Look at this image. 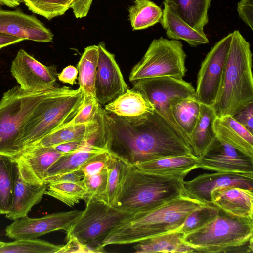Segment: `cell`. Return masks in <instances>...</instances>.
Instances as JSON below:
<instances>
[{"instance_id": "cell-1", "label": "cell", "mask_w": 253, "mask_h": 253, "mask_svg": "<svg viewBox=\"0 0 253 253\" xmlns=\"http://www.w3.org/2000/svg\"><path fill=\"white\" fill-rule=\"evenodd\" d=\"M204 204H207L185 195L153 210L130 214L107 234L101 241V246L135 244L177 231L192 211Z\"/></svg>"}, {"instance_id": "cell-2", "label": "cell", "mask_w": 253, "mask_h": 253, "mask_svg": "<svg viewBox=\"0 0 253 253\" xmlns=\"http://www.w3.org/2000/svg\"><path fill=\"white\" fill-rule=\"evenodd\" d=\"M184 178L145 172L127 164L114 206L131 214L153 210L188 195Z\"/></svg>"}, {"instance_id": "cell-3", "label": "cell", "mask_w": 253, "mask_h": 253, "mask_svg": "<svg viewBox=\"0 0 253 253\" xmlns=\"http://www.w3.org/2000/svg\"><path fill=\"white\" fill-rule=\"evenodd\" d=\"M232 33L218 91L211 106L217 117L232 116L253 101L252 54L239 30Z\"/></svg>"}, {"instance_id": "cell-4", "label": "cell", "mask_w": 253, "mask_h": 253, "mask_svg": "<svg viewBox=\"0 0 253 253\" xmlns=\"http://www.w3.org/2000/svg\"><path fill=\"white\" fill-rule=\"evenodd\" d=\"M80 88L55 87L35 108L25 125L19 141L20 153L48 134L66 127L84 103Z\"/></svg>"}, {"instance_id": "cell-5", "label": "cell", "mask_w": 253, "mask_h": 253, "mask_svg": "<svg viewBox=\"0 0 253 253\" xmlns=\"http://www.w3.org/2000/svg\"><path fill=\"white\" fill-rule=\"evenodd\" d=\"M183 241L194 253H253V219L220 211L214 220L185 235Z\"/></svg>"}, {"instance_id": "cell-6", "label": "cell", "mask_w": 253, "mask_h": 253, "mask_svg": "<svg viewBox=\"0 0 253 253\" xmlns=\"http://www.w3.org/2000/svg\"><path fill=\"white\" fill-rule=\"evenodd\" d=\"M50 90L31 92L17 85L3 93L0 100V155L15 158L20 154L19 141L23 129Z\"/></svg>"}, {"instance_id": "cell-7", "label": "cell", "mask_w": 253, "mask_h": 253, "mask_svg": "<svg viewBox=\"0 0 253 253\" xmlns=\"http://www.w3.org/2000/svg\"><path fill=\"white\" fill-rule=\"evenodd\" d=\"M186 53L179 40L161 37L154 39L141 59L132 68L129 80L161 77L183 79L186 68Z\"/></svg>"}, {"instance_id": "cell-8", "label": "cell", "mask_w": 253, "mask_h": 253, "mask_svg": "<svg viewBox=\"0 0 253 253\" xmlns=\"http://www.w3.org/2000/svg\"><path fill=\"white\" fill-rule=\"evenodd\" d=\"M130 214L105 201H90L86 204L80 217L66 231V240L75 238L93 247Z\"/></svg>"}, {"instance_id": "cell-9", "label": "cell", "mask_w": 253, "mask_h": 253, "mask_svg": "<svg viewBox=\"0 0 253 253\" xmlns=\"http://www.w3.org/2000/svg\"><path fill=\"white\" fill-rule=\"evenodd\" d=\"M132 83L133 88L142 93L174 128L186 137L175 121L171 107L179 99L196 96L192 84L183 79L168 77L146 78Z\"/></svg>"}, {"instance_id": "cell-10", "label": "cell", "mask_w": 253, "mask_h": 253, "mask_svg": "<svg viewBox=\"0 0 253 253\" xmlns=\"http://www.w3.org/2000/svg\"><path fill=\"white\" fill-rule=\"evenodd\" d=\"M232 36L230 33L216 42L201 63L195 89L201 104L211 106L216 99Z\"/></svg>"}, {"instance_id": "cell-11", "label": "cell", "mask_w": 253, "mask_h": 253, "mask_svg": "<svg viewBox=\"0 0 253 253\" xmlns=\"http://www.w3.org/2000/svg\"><path fill=\"white\" fill-rule=\"evenodd\" d=\"M10 72L25 91L40 92L56 87V67L43 65L24 49H20L12 60Z\"/></svg>"}, {"instance_id": "cell-12", "label": "cell", "mask_w": 253, "mask_h": 253, "mask_svg": "<svg viewBox=\"0 0 253 253\" xmlns=\"http://www.w3.org/2000/svg\"><path fill=\"white\" fill-rule=\"evenodd\" d=\"M83 211L75 210L48 214L40 218L28 216L13 220L5 229V235L14 240L34 239L58 230L67 231Z\"/></svg>"}, {"instance_id": "cell-13", "label": "cell", "mask_w": 253, "mask_h": 253, "mask_svg": "<svg viewBox=\"0 0 253 253\" xmlns=\"http://www.w3.org/2000/svg\"><path fill=\"white\" fill-rule=\"evenodd\" d=\"M98 62L95 77V96L100 105L112 101L127 89L114 54L106 48L105 43L98 45Z\"/></svg>"}, {"instance_id": "cell-14", "label": "cell", "mask_w": 253, "mask_h": 253, "mask_svg": "<svg viewBox=\"0 0 253 253\" xmlns=\"http://www.w3.org/2000/svg\"><path fill=\"white\" fill-rule=\"evenodd\" d=\"M198 159V168L217 172L253 175V159L217 139Z\"/></svg>"}, {"instance_id": "cell-15", "label": "cell", "mask_w": 253, "mask_h": 253, "mask_svg": "<svg viewBox=\"0 0 253 253\" xmlns=\"http://www.w3.org/2000/svg\"><path fill=\"white\" fill-rule=\"evenodd\" d=\"M188 196L207 204H211V192L218 188L237 187L253 190V175L215 172L200 174L184 181Z\"/></svg>"}, {"instance_id": "cell-16", "label": "cell", "mask_w": 253, "mask_h": 253, "mask_svg": "<svg viewBox=\"0 0 253 253\" xmlns=\"http://www.w3.org/2000/svg\"><path fill=\"white\" fill-rule=\"evenodd\" d=\"M0 33L38 42H52L53 35L36 17L19 9H0Z\"/></svg>"}, {"instance_id": "cell-17", "label": "cell", "mask_w": 253, "mask_h": 253, "mask_svg": "<svg viewBox=\"0 0 253 253\" xmlns=\"http://www.w3.org/2000/svg\"><path fill=\"white\" fill-rule=\"evenodd\" d=\"M64 155L53 147L25 150L15 158L19 175L24 180L32 183H44L47 170Z\"/></svg>"}, {"instance_id": "cell-18", "label": "cell", "mask_w": 253, "mask_h": 253, "mask_svg": "<svg viewBox=\"0 0 253 253\" xmlns=\"http://www.w3.org/2000/svg\"><path fill=\"white\" fill-rule=\"evenodd\" d=\"M253 190L237 187L216 188L211 193V203L225 213L253 219Z\"/></svg>"}, {"instance_id": "cell-19", "label": "cell", "mask_w": 253, "mask_h": 253, "mask_svg": "<svg viewBox=\"0 0 253 253\" xmlns=\"http://www.w3.org/2000/svg\"><path fill=\"white\" fill-rule=\"evenodd\" d=\"M216 139L253 159V134L232 116L217 117L213 123Z\"/></svg>"}, {"instance_id": "cell-20", "label": "cell", "mask_w": 253, "mask_h": 253, "mask_svg": "<svg viewBox=\"0 0 253 253\" xmlns=\"http://www.w3.org/2000/svg\"><path fill=\"white\" fill-rule=\"evenodd\" d=\"M47 184H35L23 179L18 173L15 180L12 204L5 216L15 220L27 216L32 208L42 200Z\"/></svg>"}, {"instance_id": "cell-21", "label": "cell", "mask_w": 253, "mask_h": 253, "mask_svg": "<svg viewBox=\"0 0 253 253\" xmlns=\"http://www.w3.org/2000/svg\"><path fill=\"white\" fill-rule=\"evenodd\" d=\"M163 13L160 23L169 38L184 41L193 47L209 43V39L204 31H199L190 26L166 1H163Z\"/></svg>"}, {"instance_id": "cell-22", "label": "cell", "mask_w": 253, "mask_h": 253, "mask_svg": "<svg viewBox=\"0 0 253 253\" xmlns=\"http://www.w3.org/2000/svg\"><path fill=\"white\" fill-rule=\"evenodd\" d=\"M216 118L211 106L201 104L199 117L189 137L193 154L197 158L203 156L216 140L213 128Z\"/></svg>"}, {"instance_id": "cell-23", "label": "cell", "mask_w": 253, "mask_h": 253, "mask_svg": "<svg viewBox=\"0 0 253 253\" xmlns=\"http://www.w3.org/2000/svg\"><path fill=\"white\" fill-rule=\"evenodd\" d=\"M104 109L117 116L134 118L153 113L152 104L134 88H128L115 99L105 105Z\"/></svg>"}, {"instance_id": "cell-24", "label": "cell", "mask_w": 253, "mask_h": 253, "mask_svg": "<svg viewBox=\"0 0 253 253\" xmlns=\"http://www.w3.org/2000/svg\"><path fill=\"white\" fill-rule=\"evenodd\" d=\"M198 158L194 155L167 157L144 162L135 165L142 171L160 175L185 176L198 168Z\"/></svg>"}, {"instance_id": "cell-25", "label": "cell", "mask_w": 253, "mask_h": 253, "mask_svg": "<svg viewBox=\"0 0 253 253\" xmlns=\"http://www.w3.org/2000/svg\"><path fill=\"white\" fill-rule=\"evenodd\" d=\"M184 235L178 231L158 235L135 243L134 253H194L183 241Z\"/></svg>"}, {"instance_id": "cell-26", "label": "cell", "mask_w": 253, "mask_h": 253, "mask_svg": "<svg viewBox=\"0 0 253 253\" xmlns=\"http://www.w3.org/2000/svg\"><path fill=\"white\" fill-rule=\"evenodd\" d=\"M192 28L203 31L209 21L211 0H165Z\"/></svg>"}, {"instance_id": "cell-27", "label": "cell", "mask_w": 253, "mask_h": 253, "mask_svg": "<svg viewBox=\"0 0 253 253\" xmlns=\"http://www.w3.org/2000/svg\"><path fill=\"white\" fill-rule=\"evenodd\" d=\"M97 125L96 115L95 119L88 123L68 126L52 132L42 138L27 149L40 147H54L68 142L82 141L97 127Z\"/></svg>"}, {"instance_id": "cell-28", "label": "cell", "mask_w": 253, "mask_h": 253, "mask_svg": "<svg viewBox=\"0 0 253 253\" xmlns=\"http://www.w3.org/2000/svg\"><path fill=\"white\" fill-rule=\"evenodd\" d=\"M98 46L86 47L77 64L79 88L84 96H95V77L98 62Z\"/></svg>"}, {"instance_id": "cell-29", "label": "cell", "mask_w": 253, "mask_h": 253, "mask_svg": "<svg viewBox=\"0 0 253 253\" xmlns=\"http://www.w3.org/2000/svg\"><path fill=\"white\" fill-rule=\"evenodd\" d=\"M201 105L196 96H194L179 99L172 106L174 120L189 140L199 117Z\"/></svg>"}, {"instance_id": "cell-30", "label": "cell", "mask_w": 253, "mask_h": 253, "mask_svg": "<svg viewBox=\"0 0 253 253\" xmlns=\"http://www.w3.org/2000/svg\"><path fill=\"white\" fill-rule=\"evenodd\" d=\"M18 173L15 159L0 155V214H6L10 208Z\"/></svg>"}, {"instance_id": "cell-31", "label": "cell", "mask_w": 253, "mask_h": 253, "mask_svg": "<svg viewBox=\"0 0 253 253\" xmlns=\"http://www.w3.org/2000/svg\"><path fill=\"white\" fill-rule=\"evenodd\" d=\"M129 19L133 30L148 28L160 23L163 9L150 0H135L128 9Z\"/></svg>"}, {"instance_id": "cell-32", "label": "cell", "mask_w": 253, "mask_h": 253, "mask_svg": "<svg viewBox=\"0 0 253 253\" xmlns=\"http://www.w3.org/2000/svg\"><path fill=\"white\" fill-rule=\"evenodd\" d=\"M104 151L106 150L96 148L84 147L74 152L63 155L47 170L44 181L57 175L79 169L93 156Z\"/></svg>"}, {"instance_id": "cell-33", "label": "cell", "mask_w": 253, "mask_h": 253, "mask_svg": "<svg viewBox=\"0 0 253 253\" xmlns=\"http://www.w3.org/2000/svg\"><path fill=\"white\" fill-rule=\"evenodd\" d=\"M85 193L84 183L64 182L47 184L45 194L52 197L65 205L72 207L83 200Z\"/></svg>"}, {"instance_id": "cell-34", "label": "cell", "mask_w": 253, "mask_h": 253, "mask_svg": "<svg viewBox=\"0 0 253 253\" xmlns=\"http://www.w3.org/2000/svg\"><path fill=\"white\" fill-rule=\"evenodd\" d=\"M61 246L37 238L19 239L5 242L0 253H57Z\"/></svg>"}, {"instance_id": "cell-35", "label": "cell", "mask_w": 253, "mask_h": 253, "mask_svg": "<svg viewBox=\"0 0 253 253\" xmlns=\"http://www.w3.org/2000/svg\"><path fill=\"white\" fill-rule=\"evenodd\" d=\"M220 211L212 204L203 205L187 216L182 226L177 231L184 235L196 231L214 220L219 215Z\"/></svg>"}, {"instance_id": "cell-36", "label": "cell", "mask_w": 253, "mask_h": 253, "mask_svg": "<svg viewBox=\"0 0 253 253\" xmlns=\"http://www.w3.org/2000/svg\"><path fill=\"white\" fill-rule=\"evenodd\" d=\"M127 163L111 154L106 166L107 171V200L114 206Z\"/></svg>"}, {"instance_id": "cell-37", "label": "cell", "mask_w": 253, "mask_h": 253, "mask_svg": "<svg viewBox=\"0 0 253 253\" xmlns=\"http://www.w3.org/2000/svg\"><path fill=\"white\" fill-rule=\"evenodd\" d=\"M34 13L48 20L63 15L71 7V0H24Z\"/></svg>"}, {"instance_id": "cell-38", "label": "cell", "mask_w": 253, "mask_h": 253, "mask_svg": "<svg viewBox=\"0 0 253 253\" xmlns=\"http://www.w3.org/2000/svg\"><path fill=\"white\" fill-rule=\"evenodd\" d=\"M83 183L85 189V193L83 200L86 204L93 201H101L108 203L106 168L96 174L84 176Z\"/></svg>"}, {"instance_id": "cell-39", "label": "cell", "mask_w": 253, "mask_h": 253, "mask_svg": "<svg viewBox=\"0 0 253 253\" xmlns=\"http://www.w3.org/2000/svg\"><path fill=\"white\" fill-rule=\"evenodd\" d=\"M99 106L96 98L84 96L83 106L67 126L85 124L93 121Z\"/></svg>"}, {"instance_id": "cell-40", "label": "cell", "mask_w": 253, "mask_h": 253, "mask_svg": "<svg viewBox=\"0 0 253 253\" xmlns=\"http://www.w3.org/2000/svg\"><path fill=\"white\" fill-rule=\"evenodd\" d=\"M111 156L107 151L99 153L86 161L80 169L84 176L96 174L106 168Z\"/></svg>"}, {"instance_id": "cell-41", "label": "cell", "mask_w": 253, "mask_h": 253, "mask_svg": "<svg viewBox=\"0 0 253 253\" xmlns=\"http://www.w3.org/2000/svg\"><path fill=\"white\" fill-rule=\"evenodd\" d=\"M232 116L253 134V101L243 106Z\"/></svg>"}, {"instance_id": "cell-42", "label": "cell", "mask_w": 253, "mask_h": 253, "mask_svg": "<svg viewBox=\"0 0 253 253\" xmlns=\"http://www.w3.org/2000/svg\"><path fill=\"white\" fill-rule=\"evenodd\" d=\"M66 245L62 246L57 253H98L103 252L104 248H93L84 244L75 238L68 240Z\"/></svg>"}, {"instance_id": "cell-43", "label": "cell", "mask_w": 253, "mask_h": 253, "mask_svg": "<svg viewBox=\"0 0 253 253\" xmlns=\"http://www.w3.org/2000/svg\"><path fill=\"white\" fill-rule=\"evenodd\" d=\"M239 17L249 28L253 30V0H241L237 4Z\"/></svg>"}, {"instance_id": "cell-44", "label": "cell", "mask_w": 253, "mask_h": 253, "mask_svg": "<svg viewBox=\"0 0 253 253\" xmlns=\"http://www.w3.org/2000/svg\"><path fill=\"white\" fill-rule=\"evenodd\" d=\"M84 176L83 173L78 169L49 178L44 181V183L47 185L51 183L64 182L83 183Z\"/></svg>"}, {"instance_id": "cell-45", "label": "cell", "mask_w": 253, "mask_h": 253, "mask_svg": "<svg viewBox=\"0 0 253 253\" xmlns=\"http://www.w3.org/2000/svg\"><path fill=\"white\" fill-rule=\"evenodd\" d=\"M93 0H71V7L77 18L86 17Z\"/></svg>"}, {"instance_id": "cell-46", "label": "cell", "mask_w": 253, "mask_h": 253, "mask_svg": "<svg viewBox=\"0 0 253 253\" xmlns=\"http://www.w3.org/2000/svg\"><path fill=\"white\" fill-rule=\"evenodd\" d=\"M78 71L75 67L69 65L64 68L62 71L57 75V77L60 81L63 83H68L73 85L77 84L76 80Z\"/></svg>"}, {"instance_id": "cell-47", "label": "cell", "mask_w": 253, "mask_h": 253, "mask_svg": "<svg viewBox=\"0 0 253 253\" xmlns=\"http://www.w3.org/2000/svg\"><path fill=\"white\" fill-rule=\"evenodd\" d=\"M56 151L66 154L77 151L84 148L82 141H71L57 145L54 147Z\"/></svg>"}, {"instance_id": "cell-48", "label": "cell", "mask_w": 253, "mask_h": 253, "mask_svg": "<svg viewBox=\"0 0 253 253\" xmlns=\"http://www.w3.org/2000/svg\"><path fill=\"white\" fill-rule=\"evenodd\" d=\"M22 41L23 39L0 33V49Z\"/></svg>"}, {"instance_id": "cell-49", "label": "cell", "mask_w": 253, "mask_h": 253, "mask_svg": "<svg viewBox=\"0 0 253 253\" xmlns=\"http://www.w3.org/2000/svg\"><path fill=\"white\" fill-rule=\"evenodd\" d=\"M24 2V0H0V6L15 7Z\"/></svg>"}, {"instance_id": "cell-50", "label": "cell", "mask_w": 253, "mask_h": 253, "mask_svg": "<svg viewBox=\"0 0 253 253\" xmlns=\"http://www.w3.org/2000/svg\"><path fill=\"white\" fill-rule=\"evenodd\" d=\"M5 243L0 240V248L4 245Z\"/></svg>"}]
</instances>
